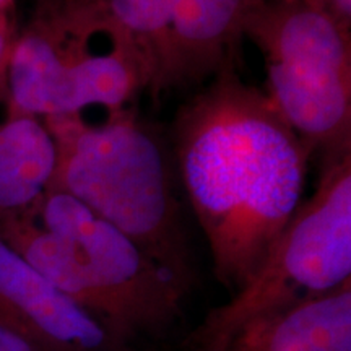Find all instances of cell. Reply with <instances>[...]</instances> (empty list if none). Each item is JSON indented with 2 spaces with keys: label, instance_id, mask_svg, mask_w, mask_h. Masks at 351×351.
Masks as SVG:
<instances>
[{
  "label": "cell",
  "instance_id": "6da1fadb",
  "mask_svg": "<svg viewBox=\"0 0 351 351\" xmlns=\"http://www.w3.org/2000/svg\"><path fill=\"white\" fill-rule=\"evenodd\" d=\"M179 109L174 147L213 271L234 295L287 226L313 152L234 62Z\"/></svg>",
  "mask_w": 351,
  "mask_h": 351
},
{
  "label": "cell",
  "instance_id": "7a4b0ae2",
  "mask_svg": "<svg viewBox=\"0 0 351 351\" xmlns=\"http://www.w3.org/2000/svg\"><path fill=\"white\" fill-rule=\"evenodd\" d=\"M0 239L127 350L181 319L187 289L65 192L49 187L25 215L0 221Z\"/></svg>",
  "mask_w": 351,
  "mask_h": 351
},
{
  "label": "cell",
  "instance_id": "3957f363",
  "mask_svg": "<svg viewBox=\"0 0 351 351\" xmlns=\"http://www.w3.org/2000/svg\"><path fill=\"white\" fill-rule=\"evenodd\" d=\"M56 145L51 189L65 192L130 238L191 289L194 258L160 140L134 108L91 124L83 114L44 117Z\"/></svg>",
  "mask_w": 351,
  "mask_h": 351
},
{
  "label": "cell",
  "instance_id": "277c9868",
  "mask_svg": "<svg viewBox=\"0 0 351 351\" xmlns=\"http://www.w3.org/2000/svg\"><path fill=\"white\" fill-rule=\"evenodd\" d=\"M152 86L147 52L114 19L106 0H62L15 34L3 77L7 112L44 117L109 114Z\"/></svg>",
  "mask_w": 351,
  "mask_h": 351
},
{
  "label": "cell",
  "instance_id": "5b68a950",
  "mask_svg": "<svg viewBox=\"0 0 351 351\" xmlns=\"http://www.w3.org/2000/svg\"><path fill=\"white\" fill-rule=\"evenodd\" d=\"M351 283V153L322 163L313 195L298 205L243 288L186 340L212 351L244 328Z\"/></svg>",
  "mask_w": 351,
  "mask_h": 351
},
{
  "label": "cell",
  "instance_id": "8992f818",
  "mask_svg": "<svg viewBox=\"0 0 351 351\" xmlns=\"http://www.w3.org/2000/svg\"><path fill=\"white\" fill-rule=\"evenodd\" d=\"M0 326L39 351H129L2 239Z\"/></svg>",
  "mask_w": 351,
  "mask_h": 351
},
{
  "label": "cell",
  "instance_id": "52a82bcc",
  "mask_svg": "<svg viewBox=\"0 0 351 351\" xmlns=\"http://www.w3.org/2000/svg\"><path fill=\"white\" fill-rule=\"evenodd\" d=\"M171 88L200 82L236 60L251 0H168Z\"/></svg>",
  "mask_w": 351,
  "mask_h": 351
},
{
  "label": "cell",
  "instance_id": "ba28073f",
  "mask_svg": "<svg viewBox=\"0 0 351 351\" xmlns=\"http://www.w3.org/2000/svg\"><path fill=\"white\" fill-rule=\"evenodd\" d=\"M212 351H351V283L254 324Z\"/></svg>",
  "mask_w": 351,
  "mask_h": 351
},
{
  "label": "cell",
  "instance_id": "9c48e42d",
  "mask_svg": "<svg viewBox=\"0 0 351 351\" xmlns=\"http://www.w3.org/2000/svg\"><path fill=\"white\" fill-rule=\"evenodd\" d=\"M54 168L56 145L43 119L7 112L0 121V221L33 208Z\"/></svg>",
  "mask_w": 351,
  "mask_h": 351
},
{
  "label": "cell",
  "instance_id": "30bf717a",
  "mask_svg": "<svg viewBox=\"0 0 351 351\" xmlns=\"http://www.w3.org/2000/svg\"><path fill=\"white\" fill-rule=\"evenodd\" d=\"M109 12L147 52L152 65L150 90L171 88V13L168 0H106Z\"/></svg>",
  "mask_w": 351,
  "mask_h": 351
},
{
  "label": "cell",
  "instance_id": "8fae6325",
  "mask_svg": "<svg viewBox=\"0 0 351 351\" xmlns=\"http://www.w3.org/2000/svg\"><path fill=\"white\" fill-rule=\"evenodd\" d=\"M307 5L314 10L327 13L333 20L339 21L341 26L350 29L351 26V0H288Z\"/></svg>",
  "mask_w": 351,
  "mask_h": 351
},
{
  "label": "cell",
  "instance_id": "7c38bea8",
  "mask_svg": "<svg viewBox=\"0 0 351 351\" xmlns=\"http://www.w3.org/2000/svg\"><path fill=\"white\" fill-rule=\"evenodd\" d=\"M15 34L16 33L13 29L10 19H8V13L0 15V86H3V77H5L8 56H10Z\"/></svg>",
  "mask_w": 351,
  "mask_h": 351
},
{
  "label": "cell",
  "instance_id": "4fadbf2b",
  "mask_svg": "<svg viewBox=\"0 0 351 351\" xmlns=\"http://www.w3.org/2000/svg\"><path fill=\"white\" fill-rule=\"evenodd\" d=\"M0 351H39L33 343L10 328L0 326Z\"/></svg>",
  "mask_w": 351,
  "mask_h": 351
},
{
  "label": "cell",
  "instance_id": "5bb4252c",
  "mask_svg": "<svg viewBox=\"0 0 351 351\" xmlns=\"http://www.w3.org/2000/svg\"><path fill=\"white\" fill-rule=\"evenodd\" d=\"M13 2L15 0H0V15H7L10 12Z\"/></svg>",
  "mask_w": 351,
  "mask_h": 351
}]
</instances>
